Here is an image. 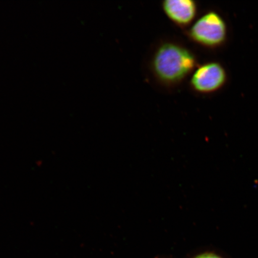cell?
<instances>
[{
    "label": "cell",
    "instance_id": "obj_3",
    "mask_svg": "<svg viewBox=\"0 0 258 258\" xmlns=\"http://www.w3.org/2000/svg\"><path fill=\"white\" fill-rule=\"evenodd\" d=\"M227 80V74L220 63L209 62L197 68L189 85L194 91L202 95L212 94L221 89Z\"/></svg>",
    "mask_w": 258,
    "mask_h": 258
},
{
    "label": "cell",
    "instance_id": "obj_1",
    "mask_svg": "<svg viewBox=\"0 0 258 258\" xmlns=\"http://www.w3.org/2000/svg\"><path fill=\"white\" fill-rule=\"evenodd\" d=\"M197 66L195 54L182 44L163 41L155 47L149 62L153 78L166 88H175L191 74Z\"/></svg>",
    "mask_w": 258,
    "mask_h": 258
},
{
    "label": "cell",
    "instance_id": "obj_4",
    "mask_svg": "<svg viewBox=\"0 0 258 258\" xmlns=\"http://www.w3.org/2000/svg\"><path fill=\"white\" fill-rule=\"evenodd\" d=\"M164 14L180 27L191 24L198 14V5L192 0H166L162 3Z\"/></svg>",
    "mask_w": 258,
    "mask_h": 258
},
{
    "label": "cell",
    "instance_id": "obj_5",
    "mask_svg": "<svg viewBox=\"0 0 258 258\" xmlns=\"http://www.w3.org/2000/svg\"><path fill=\"white\" fill-rule=\"evenodd\" d=\"M196 258H221L220 257L216 255V254L212 253H205L201 254Z\"/></svg>",
    "mask_w": 258,
    "mask_h": 258
},
{
    "label": "cell",
    "instance_id": "obj_2",
    "mask_svg": "<svg viewBox=\"0 0 258 258\" xmlns=\"http://www.w3.org/2000/svg\"><path fill=\"white\" fill-rule=\"evenodd\" d=\"M195 43L209 48L219 47L225 43L228 35L227 26L221 15L214 11L206 13L187 32Z\"/></svg>",
    "mask_w": 258,
    "mask_h": 258
}]
</instances>
